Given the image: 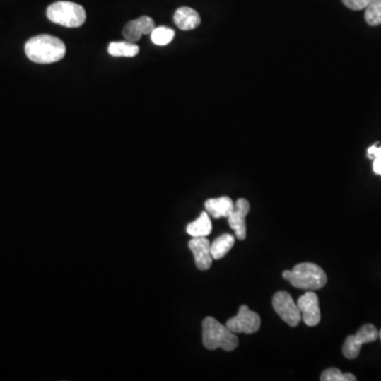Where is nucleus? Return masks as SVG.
I'll return each instance as SVG.
<instances>
[{
	"label": "nucleus",
	"instance_id": "nucleus-1",
	"mask_svg": "<svg viewBox=\"0 0 381 381\" xmlns=\"http://www.w3.org/2000/svg\"><path fill=\"white\" fill-rule=\"evenodd\" d=\"M25 52L30 61L36 64H53L61 61L66 54L63 40L55 36L42 34L25 42Z\"/></svg>",
	"mask_w": 381,
	"mask_h": 381
},
{
	"label": "nucleus",
	"instance_id": "nucleus-2",
	"mask_svg": "<svg viewBox=\"0 0 381 381\" xmlns=\"http://www.w3.org/2000/svg\"><path fill=\"white\" fill-rule=\"evenodd\" d=\"M283 278L291 282L295 288L304 291H318L327 285V276L324 270L314 263L298 264L293 270L283 271Z\"/></svg>",
	"mask_w": 381,
	"mask_h": 381
},
{
	"label": "nucleus",
	"instance_id": "nucleus-3",
	"mask_svg": "<svg viewBox=\"0 0 381 381\" xmlns=\"http://www.w3.org/2000/svg\"><path fill=\"white\" fill-rule=\"evenodd\" d=\"M202 342L204 348L211 351L221 348L231 352L238 346L236 334L212 317H206L202 322Z\"/></svg>",
	"mask_w": 381,
	"mask_h": 381
},
{
	"label": "nucleus",
	"instance_id": "nucleus-4",
	"mask_svg": "<svg viewBox=\"0 0 381 381\" xmlns=\"http://www.w3.org/2000/svg\"><path fill=\"white\" fill-rule=\"evenodd\" d=\"M49 20L66 28H78L86 21V11L81 4L57 1L47 8Z\"/></svg>",
	"mask_w": 381,
	"mask_h": 381
},
{
	"label": "nucleus",
	"instance_id": "nucleus-5",
	"mask_svg": "<svg viewBox=\"0 0 381 381\" xmlns=\"http://www.w3.org/2000/svg\"><path fill=\"white\" fill-rule=\"evenodd\" d=\"M272 306L276 314L285 323L291 327H295L299 325L302 320L301 312L297 303L293 301L291 295L286 291H279L274 295L272 299Z\"/></svg>",
	"mask_w": 381,
	"mask_h": 381
},
{
	"label": "nucleus",
	"instance_id": "nucleus-6",
	"mask_svg": "<svg viewBox=\"0 0 381 381\" xmlns=\"http://www.w3.org/2000/svg\"><path fill=\"white\" fill-rule=\"evenodd\" d=\"M380 338V332L373 324H365L356 335L348 336L344 344V357L348 359H356L361 353V346L365 344L376 341Z\"/></svg>",
	"mask_w": 381,
	"mask_h": 381
},
{
	"label": "nucleus",
	"instance_id": "nucleus-7",
	"mask_svg": "<svg viewBox=\"0 0 381 381\" xmlns=\"http://www.w3.org/2000/svg\"><path fill=\"white\" fill-rule=\"evenodd\" d=\"M225 327L233 333L253 334L257 333L261 327V318L257 312L249 310L248 306L242 305L238 310V314L233 318L229 319Z\"/></svg>",
	"mask_w": 381,
	"mask_h": 381
},
{
	"label": "nucleus",
	"instance_id": "nucleus-8",
	"mask_svg": "<svg viewBox=\"0 0 381 381\" xmlns=\"http://www.w3.org/2000/svg\"><path fill=\"white\" fill-rule=\"evenodd\" d=\"M298 307L301 312L302 320L307 327H316L321 320L319 298L316 293L310 291L304 293L297 301Z\"/></svg>",
	"mask_w": 381,
	"mask_h": 381
},
{
	"label": "nucleus",
	"instance_id": "nucleus-9",
	"mask_svg": "<svg viewBox=\"0 0 381 381\" xmlns=\"http://www.w3.org/2000/svg\"><path fill=\"white\" fill-rule=\"evenodd\" d=\"M250 211V204L245 198H240L234 202V209L228 216L230 227L235 231L238 240H244L247 238L246 216Z\"/></svg>",
	"mask_w": 381,
	"mask_h": 381
},
{
	"label": "nucleus",
	"instance_id": "nucleus-10",
	"mask_svg": "<svg viewBox=\"0 0 381 381\" xmlns=\"http://www.w3.org/2000/svg\"><path fill=\"white\" fill-rule=\"evenodd\" d=\"M189 248L195 259L196 267L201 271L210 269L213 263L210 240L206 238H193L189 242Z\"/></svg>",
	"mask_w": 381,
	"mask_h": 381
},
{
	"label": "nucleus",
	"instance_id": "nucleus-11",
	"mask_svg": "<svg viewBox=\"0 0 381 381\" xmlns=\"http://www.w3.org/2000/svg\"><path fill=\"white\" fill-rule=\"evenodd\" d=\"M155 23L150 16H141L135 20L129 21L124 29H123V36L125 40L131 42H136L141 40L144 34H151L155 29Z\"/></svg>",
	"mask_w": 381,
	"mask_h": 381
},
{
	"label": "nucleus",
	"instance_id": "nucleus-12",
	"mask_svg": "<svg viewBox=\"0 0 381 381\" xmlns=\"http://www.w3.org/2000/svg\"><path fill=\"white\" fill-rule=\"evenodd\" d=\"M206 212L213 218L218 219L221 217H227L231 214L234 209V202L228 196H221L218 198H210L204 204Z\"/></svg>",
	"mask_w": 381,
	"mask_h": 381
},
{
	"label": "nucleus",
	"instance_id": "nucleus-13",
	"mask_svg": "<svg viewBox=\"0 0 381 381\" xmlns=\"http://www.w3.org/2000/svg\"><path fill=\"white\" fill-rule=\"evenodd\" d=\"M174 23L182 31H190L200 25L201 18L194 8L182 6L174 14Z\"/></svg>",
	"mask_w": 381,
	"mask_h": 381
},
{
	"label": "nucleus",
	"instance_id": "nucleus-14",
	"mask_svg": "<svg viewBox=\"0 0 381 381\" xmlns=\"http://www.w3.org/2000/svg\"><path fill=\"white\" fill-rule=\"evenodd\" d=\"M212 231V223L208 212H202L196 221L187 225V232L192 238H206Z\"/></svg>",
	"mask_w": 381,
	"mask_h": 381
},
{
	"label": "nucleus",
	"instance_id": "nucleus-15",
	"mask_svg": "<svg viewBox=\"0 0 381 381\" xmlns=\"http://www.w3.org/2000/svg\"><path fill=\"white\" fill-rule=\"evenodd\" d=\"M234 244H235V238L232 234L225 233L217 238L211 244V253H212L213 259H223L231 250Z\"/></svg>",
	"mask_w": 381,
	"mask_h": 381
},
{
	"label": "nucleus",
	"instance_id": "nucleus-16",
	"mask_svg": "<svg viewBox=\"0 0 381 381\" xmlns=\"http://www.w3.org/2000/svg\"><path fill=\"white\" fill-rule=\"evenodd\" d=\"M139 47L135 42H112L108 46V53L116 57H134L139 53Z\"/></svg>",
	"mask_w": 381,
	"mask_h": 381
},
{
	"label": "nucleus",
	"instance_id": "nucleus-17",
	"mask_svg": "<svg viewBox=\"0 0 381 381\" xmlns=\"http://www.w3.org/2000/svg\"><path fill=\"white\" fill-rule=\"evenodd\" d=\"M175 36L174 30L167 27L155 28L151 33V40L157 46H165L173 40Z\"/></svg>",
	"mask_w": 381,
	"mask_h": 381
},
{
	"label": "nucleus",
	"instance_id": "nucleus-18",
	"mask_svg": "<svg viewBox=\"0 0 381 381\" xmlns=\"http://www.w3.org/2000/svg\"><path fill=\"white\" fill-rule=\"evenodd\" d=\"M365 16L370 25H381V0H373L368 6Z\"/></svg>",
	"mask_w": 381,
	"mask_h": 381
},
{
	"label": "nucleus",
	"instance_id": "nucleus-19",
	"mask_svg": "<svg viewBox=\"0 0 381 381\" xmlns=\"http://www.w3.org/2000/svg\"><path fill=\"white\" fill-rule=\"evenodd\" d=\"M320 380L322 381H355L357 378L353 374L342 373L339 369L331 368L323 372Z\"/></svg>",
	"mask_w": 381,
	"mask_h": 381
},
{
	"label": "nucleus",
	"instance_id": "nucleus-20",
	"mask_svg": "<svg viewBox=\"0 0 381 381\" xmlns=\"http://www.w3.org/2000/svg\"><path fill=\"white\" fill-rule=\"evenodd\" d=\"M368 157L373 160L374 173L381 176V146H378V143H376L370 146L368 148Z\"/></svg>",
	"mask_w": 381,
	"mask_h": 381
},
{
	"label": "nucleus",
	"instance_id": "nucleus-21",
	"mask_svg": "<svg viewBox=\"0 0 381 381\" xmlns=\"http://www.w3.org/2000/svg\"><path fill=\"white\" fill-rule=\"evenodd\" d=\"M373 0H342L344 6H348L351 10L361 11L367 8Z\"/></svg>",
	"mask_w": 381,
	"mask_h": 381
},
{
	"label": "nucleus",
	"instance_id": "nucleus-22",
	"mask_svg": "<svg viewBox=\"0 0 381 381\" xmlns=\"http://www.w3.org/2000/svg\"><path fill=\"white\" fill-rule=\"evenodd\" d=\"M380 338L381 339V331L380 332Z\"/></svg>",
	"mask_w": 381,
	"mask_h": 381
}]
</instances>
